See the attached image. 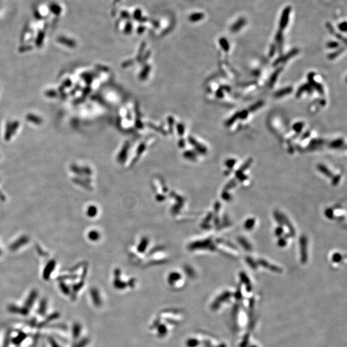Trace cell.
<instances>
[{"mask_svg":"<svg viewBox=\"0 0 347 347\" xmlns=\"http://www.w3.org/2000/svg\"><path fill=\"white\" fill-rule=\"evenodd\" d=\"M291 11V7H287L282 12L281 16V19L280 21V30L282 31L285 27L287 26V24L289 22V14Z\"/></svg>","mask_w":347,"mask_h":347,"instance_id":"obj_4","label":"cell"},{"mask_svg":"<svg viewBox=\"0 0 347 347\" xmlns=\"http://www.w3.org/2000/svg\"><path fill=\"white\" fill-rule=\"evenodd\" d=\"M300 253H301V261L303 264L307 262V239L305 236H302L300 239Z\"/></svg>","mask_w":347,"mask_h":347,"instance_id":"obj_1","label":"cell"},{"mask_svg":"<svg viewBox=\"0 0 347 347\" xmlns=\"http://www.w3.org/2000/svg\"><path fill=\"white\" fill-rule=\"evenodd\" d=\"M345 50V48H341L338 49V50H336L331 53H330L329 55L328 56V58L330 59V60H333V59H335L337 57H338L341 53H343Z\"/></svg>","mask_w":347,"mask_h":347,"instance_id":"obj_20","label":"cell"},{"mask_svg":"<svg viewBox=\"0 0 347 347\" xmlns=\"http://www.w3.org/2000/svg\"><path fill=\"white\" fill-rule=\"evenodd\" d=\"M332 178H333V180H332V184H333L334 185H338V183L339 182V181H340V180H341V176H340V175H337V176H334V177H332Z\"/></svg>","mask_w":347,"mask_h":347,"instance_id":"obj_32","label":"cell"},{"mask_svg":"<svg viewBox=\"0 0 347 347\" xmlns=\"http://www.w3.org/2000/svg\"><path fill=\"white\" fill-rule=\"evenodd\" d=\"M283 232H284V230H283L282 227H281H281L280 226V227H277V228H276V230H275V234H276V235H277V236H278V237H280V236H281V235H282Z\"/></svg>","mask_w":347,"mask_h":347,"instance_id":"obj_33","label":"cell"},{"mask_svg":"<svg viewBox=\"0 0 347 347\" xmlns=\"http://www.w3.org/2000/svg\"><path fill=\"white\" fill-rule=\"evenodd\" d=\"M327 46L330 49H334V48H337L339 46V43L336 41H330L327 43Z\"/></svg>","mask_w":347,"mask_h":347,"instance_id":"obj_26","label":"cell"},{"mask_svg":"<svg viewBox=\"0 0 347 347\" xmlns=\"http://www.w3.org/2000/svg\"><path fill=\"white\" fill-rule=\"evenodd\" d=\"M50 10L51 11L55 14H60L61 11V8L60 6H59L57 4H52L50 5Z\"/></svg>","mask_w":347,"mask_h":347,"instance_id":"obj_23","label":"cell"},{"mask_svg":"<svg viewBox=\"0 0 347 347\" xmlns=\"http://www.w3.org/2000/svg\"><path fill=\"white\" fill-rule=\"evenodd\" d=\"M264 102L262 100H258V102H255L254 104H252L251 106H249L248 108V111L249 113H251V112H254V111H256L257 110H258L260 108H261L264 106Z\"/></svg>","mask_w":347,"mask_h":347,"instance_id":"obj_15","label":"cell"},{"mask_svg":"<svg viewBox=\"0 0 347 347\" xmlns=\"http://www.w3.org/2000/svg\"><path fill=\"white\" fill-rule=\"evenodd\" d=\"M252 163H253V159H252V158H249V159L244 163V164L241 167L240 169H238V170L236 172V177L238 176L241 175V174H244L243 172H244L245 170H246L248 169V168L251 166V165L252 164Z\"/></svg>","mask_w":347,"mask_h":347,"instance_id":"obj_10","label":"cell"},{"mask_svg":"<svg viewBox=\"0 0 347 347\" xmlns=\"http://www.w3.org/2000/svg\"><path fill=\"white\" fill-rule=\"evenodd\" d=\"M344 145V140L343 138H338L333 140L329 144V147L332 149H339L343 147Z\"/></svg>","mask_w":347,"mask_h":347,"instance_id":"obj_12","label":"cell"},{"mask_svg":"<svg viewBox=\"0 0 347 347\" xmlns=\"http://www.w3.org/2000/svg\"><path fill=\"white\" fill-rule=\"evenodd\" d=\"M249 112L248 109L242 110L241 111H238V118L241 119V120H245L249 115Z\"/></svg>","mask_w":347,"mask_h":347,"instance_id":"obj_25","label":"cell"},{"mask_svg":"<svg viewBox=\"0 0 347 347\" xmlns=\"http://www.w3.org/2000/svg\"><path fill=\"white\" fill-rule=\"evenodd\" d=\"M236 164V160L235 159H229L226 161V165L229 168V169H232Z\"/></svg>","mask_w":347,"mask_h":347,"instance_id":"obj_28","label":"cell"},{"mask_svg":"<svg viewBox=\"0 0 347 347\" xmlns=\"http://www.w3.org/2000/svg\"><path fill=\"white\" fill-rule=\"evenodd\" d=\"M310 134H311V133H310L309 131H307V132H306V133H304V134H303V136H302V140H305V139L307 138L308 136H310Z\"/></svg>","mask_w":347,"mask_h":347,"instance_id":"obj_38","label":"cell"},{"mask_svg":"<svg viewBox=\"0 0 347 347\" xmlns=\"http://www.w3.org/2000/svg\"><path fill=\"white\" fill-rule=\"evenodd\" d=\"M282 219H283V223L285 225L287 226V227H288V229L290 231V235L291 236H295V230L294 229V227L292 226V225L291 224V223H290V221H289V219L287 218V217L285 215H282Z\"/></svg>","mask_w":347,"mask_h":347,"instance_id":"obj_14","label":"cell"},{"mask_svg":"<svg viewBox=\"0 0 347 347\" xmlns=\"http://www.w3.org/2000/svg\"><path fill=\"white\" fill-rule=\"evenodd\" d=\"M324 143H325V141L323 140L313 139L311 141V142L309 143V147H311V148L316 149V148L319 147V146L323 145Z\"/></svg>","mask_w":347,"mask_h":347,"instance_id":"obj_16","label":"cell"},{"mask_svg":"<svg viewBox=\"0 0 347 347\" xmlns=\"http://www.w3.org/2000/svg\"><path fill=\"white\" fill-rule=\"evenodd\" d=\"M325 215L328 218H332L333 217V211L330 209H328L325 211Z\"/></svg>","mask_w":347,"mask_h":347,"instance_id":"obj_35","label":"cell"},{"mask_svg":"<svg viewBox=\"0 0 347 347\" xmlns=\"http://www.w3.org/2000/svg\"><path fill=\"white\" fill-rule=\"evenodd\" d=\"M338 27H339V29L341 31L345 32L346 31V23L345 21V22H343V23H340V24L339 25V26H338Z\"/></svg>","mask_w":347,"mask_h":347,"instance_id":"obj_34","label":"cell"},{"mask_svg":"<svg viewBox=\"0 0 347 347\" xmlns=\"http://www.w3.org/2000/svg\"><path fill=\"white\" fill-rule=\"evenodd\" d=\"M285 244H286V241H285V239H284V238H281V239H280L279 241H278V244H279V246H281V247H282V246H285Z\"/></svg>","mask_w":347,"mask_h":347,"instance_id":"obj_36","label":"cell"},{"mask_svg":"<svg viewBox=\"0 0 347 347\" xmlns=\"http://www.w3.org/2000/svg\"><path fill=\"white\" fill-rule=\"evenodd\" d=\"M314 76H315V73L311 72L308 74L307 79L308 81V84L312 87V88L316 89L319 94L323 95L324 94V89L323 86L321 84H319L316 82L314 80Z\"/></svg>","mask_w":347,"mask_h":347,"instance_id":"obj_3","label":"cell"},{"mask_svg":"<svg viewBox=\"0 0 347 347\" xmlns=\"http://www.w3.org/2000/svg\"><path fill=\"white\" fill-rule=\"evenodd\" d=\"M238 112H237L235 114H234V115L231 116L228 119V120L226 122V123H225L226 126V127H230L238 120Z\"/></svg>","mask_w":347,"mask_h":347,"instance_id":"obj_19","label":"cell"},{"mask_svg":"<svg viewBox=\"0 0 347 347\" xmlns=\"http://www.w3.org/2000/svg\"><path fill=\"white\" fill-rule=\"evenodd\" d=\"M217 96L219 97V98H223V96H224V94H223V91H222L221 89H219V90H218L217 93Z\"/></svg>","mask_w":347,"mask_h":347,"instance_id":"obj_37","label":"cell"},{"mask_svg":"<svg viewBox=\"0 0 347 347\" xmlns=\"http://www.w3.org/2000/svg\"><path fill=\"white\" fill-rule=\"evenodd\" d=\"M45 308H46V305H45V304H42V305H41V308H40V309H39V311H40V312H45Z\"/></svg>","mask_w":347,"mask_h":347,"instance_id":"obj_39","label":"cell"},{"mask_svg":"<svg viewBox=\"0 0 347 347\" xmlns=\"http://www.w3.org/2000/svg\"><path fill=\"white\" fill-rule=\"evenodd\" d=\"M274 217H275L276 221L278 222L280 225H281V226L284 224L283 219H282V214H280V212H278V211H276L274 212Z\"/></svg>","mask_w":347,"mask_h":347,"instance_id":"obj_22","label":"cell"},{"mask_svg":"<svg viewBox=\"0 0 347 347\" xmlns=\"http://www.w3.org/2000/svg\"><path fill=\"white\" fill-rule=\"evenodd\" d=\"M276 50V46L275 45H272L271 46L269 53V57H273L275 55V53Z\"/></svg>","mask_w":347,"mask_h":347,"instance_id":"obj_31","label":"cell"},{"mask_svg":"<svg viewBox=\"0 0 347 347\" xmlns=\"http://www.w3.org/2000/svg\"><path fill=\"white\" fill-rule=\"evenodd\" d=\"M341 259H342V257L339 253H335L332 257V260L335 262H339Z\"/></svg>","mask_w":347,"mask_h":347,"instance_id":"obj_30","label":"cell"},{"mask_svg":"<svg viewBox=\"0 0 347 347\" xmlns=\"http://www.w3.org/2000/svg\"><path fill=\"white\" fill-rule=\"evenodd\" d=\"M292 91H293V88H292V87L291 86H288V87H286V88H282L281 89H279L278 91H276L275 93H274V96L275 98H281V97H283L284 96H286L289 94H291Z\"/></svg>","mask_w":347,"mask_h":347,"instance_id":"obj_5","label":"cell"},{"mask_svg":"<svg viewBox=\"0 0 347 347\" xmlns=\"http://www.w3.org/2000/svg\"><path fill=\"white\" fill-rule=\"evenodd\" d=\"M236 184H237V183H236L235 180H231V181L226 185V187H225V190H230V189H231V188H233L235 187Z\"/></svg>","mask_w":347,"mask_h":347,"instance_id":"obj_27","label":"cell"},{"mask_svg":"<svg viewBox=\"0 0 347 347\" xmlns=\"http://www.w3.org/2000/svg\"><path fill=\"white\" fill-rule=\"evenodd\" d=\"M318 169L319 171H320L325 176H326L330 178H332L333 177V174L330 171L328 168L323 165V164H319L318 165Z\"/></svg>","mask_w":347,"mask_h":347,"instance_id":"obj_13","label":"cell"},{"mask_svg":"<svg viewBox=\"0 0 347 347\" xmlns=\"http://www.w3.org/2000/svg\"><path fill=\"white\" fill-rule=\"evenodd\" d=\"M254 223H255V220L253 219H249L248 220H247L245 223V227L246 230H251L254 225Z\"/></svg>","mask_w":347,"mask_h":347,"instance_id":"obj_24","label":"cell"},{"mask_svg":"<svg viewBox=\"0 0 347 347\" xmlns=\"http://www.w3.org/2000/svg\"><path fill=\"white\" fill-rule=\"evenodd\" d=\"M245 24H246V20L243 18H241L238 19L237 22H235V24L232 25L231 30L233 32H238V30H240L244 26Z\"/></svg>","mask_w":347,"mask_h":347,"instance_id":"obj_9","label":"cell"},{"mask_svg":"<svg viewBox=\"0 0 347 347\" xmlns=\"http://www.w3.org/2000/svg\"><path fill=\"white\" fill-rule=\"evenodd\" d=\"M238 241L241 244V245L244 248L246 249V250L247 251H251V246L250 245V244H249L246 240V238H242V237H240L238 238Z\"/></svg>","mask_w":347,"mask_h":347,"instance_id":"obj_17","label":"cell"},{"mask_svg":"<svg viewBox=\"0 0 347 347\" xmlns=\"http://www.w3.org/2000/svg\"><path fill=\"white\" fill-rule=\"evenodd\" d=\"M307 92L308 93H312V88L310 86L309 84H304L301 86L297 90L296 93V98H300L301 95L304 93Z\"/></svg>","mask_w":347,"mask_h":347,"instance_id":"obj_6","label":"cell"},{"mask_svg":"<svg viewBox=\"0 0 347 347\" xmlns=\"http://www.w3.org/2000/svg\"><path fill=\"white\" fill-rule=\"evenodd\" d=\"M304 125H305L304 123L302 122H296L292 126V129H293L296 133H300L302 131L303 128L304 127Z\"/></svg>","mask_w":347,"mask_h":347,"instance_id":"obj_21","label":"cell"},{"mask_svg":"<svg viewBox=\"0 0 347 347\" xmlns=\"http://www.w3.org/2000/svg\"><path fill=\"white\" fill-rule=\"evenodd\" d=\"M246 262L249 264V265H250L252 268L254 269L257 268V264L254 262V260L251 257H247Z\"/></svg>","mask_w":347,"mask_h":347,"instance_id":"obj_29","label":"cell"},{"mask_svg":"<svg viewBox=\"0 0 347 347\" xmlns=\"http://www.w3.org/2000/svg\"><path fill=\"white\" fill-rule=\"evenodd\" d=\"M282 70H283V67H280V68L276 69L275 71L273 73L271 76V77L269 79V87H271V88L273 87V85L275 84V83L276 82V80H277L280 73L282 72Z\"/></svg>","mask_w":347,"mask_h":347,"instance_id":"obj_8","label":"cell"},{"mask_svg":"<svg viewBox=\"0 0 347 347\" xmlns=\"http://www.w3.org/2000/svg\"><path fill=\"white\" fill-rule=\"evenodd\" d=\"M219 42H220V45L222 47V48H223L224 51H225L226 52H227L230 50L229 42H228V41H227L226 38H224V37L221 38Z\"/></svg>","mask_w":347,"mask_h":347,"instance_id":"obj_18","label":"cell"},{"mask_svg":"<svg viewBox=\"0 0 347 347\" xmlns=\"http://www.w3.org/2000/svg\"><path fill=\"white\" fill-rule=\"evenodd\" d=\"M258 264L265 268H268L271 271H273L275 272H281V269L280 268L269 263L268 261H266V260L260 259L258 261Z\"/></svg>","mask_w":347,"mask_h":347,"instance_id":"obj_7","label":"cell"},{"mask_svg":"<svg viewBox=\"0 0 347 347\" xmlns=\"http://www.w3.org/2000/svg\"><path fill=\"white\" fill-rule=\"evenodd\" d=\"M298 53H299V50H298V48H294V49H292V50H291L290 52H289L288 53H286L285 55L281 56L280 57H278V59H276L273 62V66H277V65H278L281 63H284L285 62H287L291 58L296 56Z\"/></svg>","mask_w":347,"mask_h":347,"instance_id":"obj_2","label":"cell"},{"mask_svg":"<svg viewBox=\"0 0 347 347\" xmlns=\"http://www.w3.org/2000/svg\"><path fill=\"white\" fill-rule=\"evenodd\" d=\"M276 41L278 43V48L279 53H282V46H283V35L281 30H279L276 35Z\"/></svg>","mask_w":347,"mask_h":347,"instance_id":"obj_11","label":"cell"}]
</instances>
